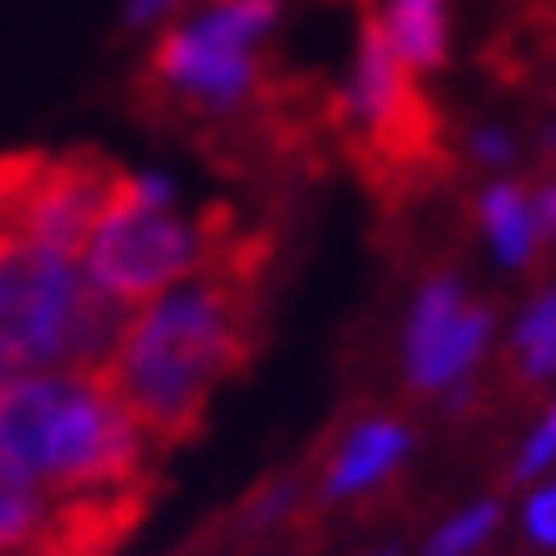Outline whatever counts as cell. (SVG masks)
<instances>
[{"instance_id": "obj_15", "label": "cell", "mask_w": 556, "mask_h": 556, "mask_svg": "<svg viewBox=\"0 0 556 556\" xmlns=\"http://www.w3.org/2000/svg\"><path fill=\"white\" fill-rule=\"evenodd\" d=\"M556 465V404L546 408V419L536 424V434L526 439V450L516 455V480H536V475H546Z\"/></svg>"}, {"instance_id": "obj_20", "label": "cell", "mask_w": 556, "mask_h": 556, "mask_svg": "<svg viewBox=\"0 0 556 556\" xmlns=\"http://www.w3.org/2000/svg\"><path fill=\"white\" fill-rule=\"evenodd\" d=\"M378 556H399V552H378Z\"/></svg>"}, {"instance_id": "obj_18", "label": "cell", "mask_w": 556, "mask_h": 556, "mask_svg": "<svg viewBox=\"0 0 556 556\" xmlns=\"http://www.w3.org/2000/svg\"><path fill=\"white\" fill-rule=\"evenodd\" d=\"M179 0H128V26H149V21L169 16Z\"/></svg>"}, {"instance_id": "obj_5", "label": "cell", "mask_w": 556, "mask_h": 556, "mask_svg": "<svg viewBox=\"0 0 556 556\" xmlns=\"http://www.w3.org/2000/svg\"><path fill=\"white\" fill-rule=\"evenodd\" d=\"M490 332H495V312L485 302H470L455 276H434L424 281L414 296L404 332V368L408 383L424 393H444L470 378V368L485 357Z\"/></svg>"}, {"instance_id": "obj_4", "label": "cell", "mask_w": 556, "mask_h": 556, "mask_svg": "<svg viewBox=\"0 0 556 556\" xmlns=\"http://www.w3.org/2000/svg\"><path fill=\"white\" fill-rule=\"evenodd\" d=\"M219 225H225V215H215V210L194 219V225L174 215L169 179L128 174L113 210L102 215L98 236L87 240L83 270L102 296H113V302L138 312L153 296L179 287L185 276H194L215 255V245L230 236Z\"/></svg>"}, {"instance_id": "obj_11", "label": "cell", "mask_w": 556, "mask_h": 556, "mask_svg": "<svg viewBox=\"0 0 556 556\" xmlns=\"http://www.w3.org/2000/svg\"><path fill=\"white\" fill-rule=\"evenodd\" d=\"M372 21L408 72H434L444 62V0H383V16Z\"/></svg>"}, {"instance_id": "obj_7", "label": "cell", "mask_w": 556, "mask_h": 556, "mask_svg": "<svg viewBox=\"0 0 556 556\" xmlns=\"http://www.w3.org/2000/svg\"><path fill=\"white\" fill-rule=\"evenodd\" d=\"M149 72L159 83L179 92V98L200 102L210 113H225L255 92V56L240 47H219L200 26L189 31H169L159 47H153Z\"/></svg>"}, {"instance_id": "obj_14", "label": "cell", "mask_w": 556, "mask_h": 556, "mask_svg": "<svg viewBox=\"0 0 556 556\" xmlns=\"http://www.w3.org/2000/svg\"><path fill=\"white\" fill-rule=\"evenodd\" d=\"M501 526V506L495 501H480V506H465L455 521H444L429 536L424 556H475L480 552V541H490V531Z\"/></svg>"}, {"instance_id": "obj_16", "label": "cell", "mask_w": 556, "mask_h": 556, "mask_svg": "<svg viewBox=\"0 0 556 556\" xmlns=\"http://www.w3.org/2000/svg\"><path fill=\"white\" fill-rule=\"evenodd\" d=\"M526 536L536 546H556V480L526 501Z\"/></svg>"}, {"instance_id": "obj_8", "label": "cell", "mask_w": 556, "mask_h": 556, "mask_svg": "<svg viewBox=\"0 0 556 556\" xmlns=\"http://www.w3.org/2000/svg\"><path fill=\"white\" fill-rule=\"evenodd\" d=\"M414 450V429L399 419H368L357 424L353 434L342 439V450L327 465V480H321V495L327 501H348V495H363L378 480H388L393 465H404V455Z\"/></svg>"}, {"instance_id": "obj_2", "label": "cell", "mask_w": 556, "mask_h": 556, "mask_svg": "<svg viewBox=\"0 0 556 556\" xmlns=\"http://www.w3.org/2000/svg\"><path fill=\"white\" fill-rule=\"evenodd\" d=\"M0 459L51 495L143 490L153 439L98 372H31L0 383Z\"/></svg>"}, {"instance_id": "obj_13", "label": "cell", "mask_w": 556, "mask_h": 556, "mask_svg": "<svg viewBox=\"0 0 556 556\" xmlns=\"http://www.w3.org/2000/svg\"><path fill=\"white\" fill-rule=\"evenodd\" d=\"M270 21H276V0H219L215 11L204 21H194L210 41H219V47H240L251 51L255 36L266 31Z\"/></svg>"}, {"instance_id": "obj_9", "label": "cell", "mask_w": 556, "mask_h": 556, "mask_svg": "<svg viewBox=\"0 0 556 556\" xmlns=\"http://www.w3.org/2000/svg\"><path fill=\"white\" fill-rule=\"evenodd\" d=\"M67 495H51L21 475L11 459H0V556H41L51 526L62 521Z\"/></svg>"}, {"instance_id": "obj_6", "label": "cell", "mask_w": 556, "mask_h": 556, "mask_svg": "<svg viewBox=\"0 0 556 556\" xmlns=\"http://www.w3.org/2000/svg\"><path fill=\"white\" fill-rule=\"evenodd\" d=\"M353 113L378 138V149L388 153L424 149V138H429V113H424L419 92L408 83V67L399 62V51L388 47L383 26L372 16L363 21V47H357Z\"/></svg>"}, {"instance_id": "obj_17", "label": "cell", "mask_w": 556, "mask_h": 556, "mask_svg": "<svg viewBox=\"0 0 556 556\" xmlns=\"http://www.w3.org/2000/svg\"><path fill=\"white\" fill-rule=\"evenodd\" d=\"M470 149H475V159H480V164H506V159H510V138L501 134V128H480V134L470 138Z\"/></svg>"}, {"instance_id": "obj_3", "label": "cell", "mask_w": 556, "mask_h": 556, "mask_svg": "<svg viewBox=\"0 0 556 556\" xmlns=\"http://www.w3.org/2000/svg\"><path fill=\"white\" fill-rule=\"evenodd\" d=\"M134 306L102 296L77 255L0 236V383L31 372H98Z\"/></svg>"}, {"instance_id": "obj_1", "label": "cell", "mask_w": 556, "mask_h": 556, "mask_svg": "<svg viewBox=\"0 0 556 556\" xmlns=\"http://www.w3.org/2000/svg\"><path fill=\"white\" fill-rule=\"evenodd\" d=\"M255 348V261L225 236L194 276L138 306L108 388L153 444H179L204 424V404Z\"/></svg>"}, {"instance_id": "obj_10", "label": "cell", "mask_w": 556, "mask_h": 556, "mask_svg": "<svg viewBox=\"0 0 556 556\" xmlns=\"http://www.w3.org/2000/svg\"><path fill=\"white\" fill-rule=\"evenodd\" d=\"M480 219H485V236H490V251H495V261L510 270L531 266V255H536L541 245V210L531 200H526L521 185H490L485 194H480Z\"/></svg>"}, {"instance_id": "obj_19", "label": "cell", "mask_w": 556, "mask_h": 556, "mask_svg": "<svg viewBox=\"0 0 556 556\" xmlns=\"http://www.w3.org/2000/svg\"><path fill=\"white\" fill-rule=\"evenodd\" d=\"M536 210H541V225H546V230H556V179L546 185V194H541Z\"/></svg>"}, {"instance_id": "obj_12", "label": "cell", "mask_w": 556, "mask_h": 556, "mask_svg": "<svg viewBox=\"0 0 556 556\" xmlns=\"http://www.w3.org/2000/svg\"><path fill=\"white\" fill-rule=\"evenodd\" d=\"M510 353H516V372L526 383H541L556 372V287L526 306V317L510 332Z\"/></svg>"}]
</instances>
